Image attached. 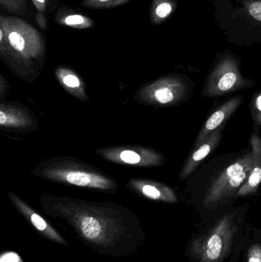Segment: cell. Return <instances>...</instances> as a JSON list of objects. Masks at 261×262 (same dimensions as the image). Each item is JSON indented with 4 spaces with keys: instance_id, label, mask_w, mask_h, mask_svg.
<instances>
[{
    "instance_id": "obj_1",
    "label": "cell",
    "mask_w": 261,
    "mask_h": 262,
    "mask_svg": "<svg viewBox=\"0 0 261 262\" xmlns=\"http://www.w3.org/2000/svg\"><path fill=\"white\" fill-rule=\"evenodd\" d=\"M41 210L62 222L93 252L113 258H127L146 241L139 217L129 208L109 202L44 193L38 200Z\"/></svg>"
},
{
    "instance_id": "obj_2",
    "label": "cell",
    "mask_w": 261,
    "mask_h": 262,
    "mask_svg": "<svg viewBox=\"0 0 261 262\" xmlns=\"http://www.w3.org/2000/svg\"><path fill=\"white\" fill-rule=\"evenodd\" d=\"M46 55L45 39L32 25L0 15V58L17 78L33 82L42 72Z\"/></svg>"
},
{
    "instance_id": "obj_3",
    "label": "cell",
    "mask_w": 261,
    "mask_h": 262,
    "mask_svg": "<svg viewBox=\"0 0 261 262\" xmlns=\"http://www.w3.org/2000/svg\"><path fill=\"white\" fill-rule=\"evenodd\" d=\"M38 178L76 187L115 193L119 184L106 172L70 156H58L37 164L32 171Z\"/></svg>"
},
{
    "instance_id": "obj_4",
    "label": "cell",
    "mask_w": 261,
    "mask_h": 262,
    "mask_svg": "<svg viewBox=\"0 0 261 262\" xmlns=\"http://www.w3.org/2000/svg\"><path fill=\"white\" fill-rule=\"evenodd\" d=\"M240 232L237 212H228L206 233L193 239L188 251L195 262H223Z\"/></svg>"
},
{
    "instance_id": "obj_5",
    "label": "cell",
    "mask_w": 261,
    "mask_h": 262,
    "mask_svg": "<svg viewBox=\"0 0 261 262\" xmlns=\"http://www.w3.org/2000/svg\"><path fill=\"white\" fill-rule=\"evenodd\" d=\"M254 163V154L249 152L222 171L208 187L204 197V206L213 209L238 193L249 178Z\"/></svg>"
},
{
    "instance_id": "obj_6",
    "label": "cell",
    "mask_w": 261,
    "mask_h": 262,
    "mask_svg": "<svg viewBox=\"0 0 261 262\" xmlns=\"http://www.w3.org/2000/svg\"><path fill=\"white\" fill-rule=\"evenodd\" d=\"M189 92L186 79L179 75H170L141 86L134 98L144 105L172 107L185 101Z\"/></svg>"
},
{
    "instance_id": "obj_7",
    "label": "cell",
    "mask_w": 261,
    "mask_h": 262,
    "mask_svg": "<svg viewBox=\"0 0 261 262\" xmlns=\"http://www.w3.org/2000/svg\"><path fill=\"white\" fill-rule=\"evenodd\" d=\"M254 83L244 78L234 58L225 56L207 78L202 95L207 98H219L251 87Z\"/></svg>"
},
{
    "instance_id": "obj_8",
    "label": "cell",
    "mask_w": 261,
    "mask_h": 262,
    "mask_svg": "<svg viewBox=\"0 0 261 262\" xmlns=\"http://www.w3.org/2000/svg\"><path fill=\"white\" fill-rule=\"evenodd\" d=\"M94 152L110 163L139 167L160 166L167 161L165 157L159 151L139 145L109 146L96 149Z\"/></svg>"
},
{
    "instance_id": "obj_9",
    "label": "cell",
    "mask_w": 261,
    "mask_h": 262,
    "mask_svg": "<svg viewBox=\"0 0 261 262\" xmlns=\"http://www.w3.org/2000/svg\"><path fill=\"white\" fill-rule=\"evenodd\" d=\"M7 195L15 209L42 238L60 246H69L68 242L62 235L21 197L10 190L8 191Z\"/></svg>"
},
{
    "instance_id": "obj_10",
    "label": "cell",
    "mask_w": 261,
    "mask_h": 262,
    "mask_svg": "<svg viewBox=\"0 0 261 262\" xmlns=\"http://www.w3.org/2000/svg\"><path fill=\"white\" fill-rule=\"evenodd\" d=\"M0 127L20 131L35 130L38 120L26 106L16 101L0 102Z\"/></svg>"
},
{
    "instance_id": "obj_11",
    "label": "cell",
    "mask_w": 261,
    "mask_h": 262,
    "mask_svg": "<svg viewBox=\"0 0 261 262\" xmlns=\"http://www.w3.org/2000/svg\"><path fill=\"white\" fill-rule=\"evenodd\" d=\"M127 188L136 195L153 201L176 203L179 200L176 192L170 186L149 179H130L127 183Z\"/></svg>"
},
{
    "instance_id": "obj_12",
    "label": "cell",
    "mask_w": 261,
    "mask_h": 262,
    "mask_svg": "<svg viewBox=\"0 0 261 262\" xmlns=\"http://www.w3.org/2000/svg\"><path fill=\"white\" fill-rule=\"evenodd\" d=\"M244 101L242 96H235L230 98L221 105L204 124L203 127L201 129L197 139H196V146H199L202 142L205 141L213 132H215L219 127L223 126L224 123L229 119L230 117L236 112Z\"/></svg>"
},
{
    "instance_id": "obj_13",
    "label": "cell",
    "mask_w": 261,
    "mask_h": 262,
    "mask_svg": "<svg viewBox=\"0 0 261 262\" xmlns=\"http://www.w3.org/2000/svg\"><path fill=\"white\" fill-rule=\"evenodd\" d=\"M223 130L224 126H222L213 132L205 141L196 146L197 148L188 157L182 167L179 174V181H183L188 178L196 170L199 164L216 149L222 139Z\"/></svg>"
},
{
    "instance_id": "obj_14",
    "label": "cell",
    "mask_w": 261,
    "mask_h": 262,
    "mask_svg": "<svg viewBox=\"0 0 261 262\" xmlns=\"http://www.w3.org/2000/svg\"><path fill=\"white\" fill-rule=\"evenodd\" d=\"M55 77L66 92L81 101H87L88 95L82 78L69 67L59 66L55 71Z\"/></svg>"
},
{
    "instance_id": "obj_15",
    "label": "cell",
    "mask_w": 261,
    "mask_h": 262,
    "mask_svg": "<svg viewBox=\"0 0 261 262\" xmlns=\"http://www.w3.org/2000/svg\"><path fill=\"white\" fill-rule=\"evenodd\" d=\"M251 144L254 157V166L249 178L238 192V196H245L256 192L261 183V139L257 133L251 137Z\"/></svg>"
},
{
    "instance_id": "obj_16",
    "label": "cell",
    "mask_w": 261,
    "mask_h": 262,
    "mask_svg": "<svg viewBox=\"0 0 261 262\" xmlns=\"http://www.w3.org/2000/svg\"><path fill=\"white\" fill-rule=\"evenodd\" d=\"M54 21L60 26L77 29H90L94 26V21L90 17L78 13L76 11L64 6H61L57 11Z\"/></svg>"
},
{
    "instance_id": "obj_17",
    "label": "cell",
    "mask_w": 261,
    "mask_h": 262,
    "mask_svg": "<svg viewBox=\"0 0 261 262\" xmlns=\"http://www.w3.org/2000/svg\"><path fill=\"white\" fill-rule=\"evenodd\" d=\"M173 0H153L150 8V19L153 25H159L165 21L175 9Z\"/></svg>"
},
{
    "instance_id": "obj_18",
    "label": "cell",
    "mask_w": 261,
    "mask_h": 262,
    "mask_svg": "<svg viewBox=\"0 0 261 262\" xmlns=\"http://www.w3.org/2000/svg\"><path fill=\"white\" fill-rule=\"evenodd\" d=\"M130 0H84L81 6L87 9H104L118 7Z\"/></svg>"
},
{
    "instance_id": "obj_19",
    "label": "cell",
    "mask_w": 261,
    "mask_h": 262,
    "mask_svg": "<svg viewBox=\"0 0 261 262\" xmlns=\"http://www.w3.org/2000/svg\"><path fill=\"white\" fill-rule=\"evenodd\" d=\"M2 9L10 13L25 15L28 9V0H0Z\"/></svg>"
},
{
    "instance_id": "obj_20",
    "label": "cell",
    "mask_w": 261,
    "mask_h": 262,
    "mask_svg": "<svg viewBox=\"0 0 261 262\" xmlns=\"http://www.w3.org/2000/svg\"><path fill=\"white\" fill-rule=\"evenodd\" d=\"M37 10L35 18L37 24L42 30L47 29V21H46V13H47L49 0H32Z\"/></svg>"
},
{
    "instance_id": "obj_21",
    "label": "cell",
    "mask_w": 261,
    "mask_h": 262,
    "mask_svg": "<svg viewBox=\"0 0 261 262\" xmlns=\"http://www.w3.org/2000/svg\"><path fill=\"white\" fill-rule=\"evenodd\" d=\"M251 111L254 124L261 127V91L255 94L253 98Z\"/></svg>"
},
{
    "instance_id": "obj_22",
    "label": "cell",
    "mask_w": 261,
    "mask_h": 262,
    "mask_svg": "<svg viewBox=\"0 0 261 262\" xmlns=\"http://www.w3.org/2000/svg\"><path fill=\"white\" fill-rule=\"evenodd\" d=\"M248 13L257 21H261V1L260 0H248L246 5Z\"/></svg>"
},
{
    "instance_id": "obj_23",
    "label": "cell",
    "mask_w": 261,
    "mask_h": 262,
    "mask_svg": "<svg viewBox=\"0 0 261 262\" xmlns=\"http://www.w3.org/2000/svg\"><path fill=\"white\" fill-rule=\"evenodd\" d=\"M247 262H261V245L254 244L247 254Z\"/></svg>"
},
{
    "instance_id": "obj_24",
    "label": "cell",
    "mask_w": 261,
    "mask_h": 262,
    "mask_svg": "<svg viewBox=\"0 0 261 262\" xmlns=\"http://www.w3.org/2000/svg\"><path fill=\"white\" fill-rule=\"evenodd\" d=\"M9 89L10 87H9V81L1 74L0 75V101H5V98L9 94Z\"/></svg>"
},
{
    "instance_id": "obj_25",
    "label": "cell",
    "mask_w": 261,
    "mask_h": 262,
    "mask_svg": "<svg viewBox=\"0 0 261 262\" xmlns=\"http://www.w3.org/2000/svg\"><path fill=\"white\" fill-rule=\"evenodd\" d=\"M0 262H22L19 255L15 252H6L3 253Z\"/></svg>"
},
{
    "instance_id": "obj_26",
    "label": "cell",
    "mask_w": 261,
    "mask_h": 262,
    "mask_svg": "<svg viewBox=\"0 0 261 262\" xmlns=\"http://www.w3.org/2000/svg\"><path fill=\"white\" fill-rule=\"evenodd\" d=\"M260 1H261V0H260Z\"/></svg>"
}]
</instances>
